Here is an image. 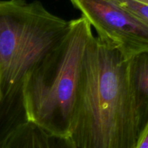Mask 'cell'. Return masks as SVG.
<instances>
[{"instance_id": "obj_9", "label": "cell", "mask_w": 148, "mask_h": 148, "mask_svg": "<svg viewBox=\"0 0 148 148\" xmlns=\"http://www.w3.org/2000/svg\"><path fill=\"white\" fill-rule=\"evenodd\" d=\"M134 1H139V2L143 3V4H148V0H134Z\"/></svg>"}, {"instance_id": "obj_7", "label": "cell", "mask_w": 148, "mask_h": 148, "mask_svg": "<svg viewBox=\"0 0 148 148\" xmlns=\"http://www.w3.org/2000/svg\"><path fill=\"white\" fill-rule=\"evenodd\" d=\"M112 1L123 8L128 10L142 20L148 23V4H143L134 0H112Z\"/></svg>"}, {"instance_id": "obj_5", "label": "cell", "mask_w": 148, "mask_h": 148, "mask_svg": "<svg viewBox=\"0 0 148 148\" xmlns=\"http://www.w3.org/2000/svg\"><path fill=\"white\" fill-rule=\"evenodd\" d=\"M0 148H77L70 137L54 135L31 122L24 123L12 132Z\"/></svg>"}, {"instance_id": "obj_2", "label": "cell", "mask_w": 148, "mask_h": 148, "mask_svg": "<svg viewBox=\"0 0 148 148\" xmlns=\"http://www.w3.org/2000/svg\"><path fill=\"white\" fill-rule=\"evenodd\" d=\"M69 26L39 1L0 0V144L27 122L25 79Z\"/></svg>"}, {"instance_id": "obj_8", "label": "cell", "mask_w": 148, "mask_h": 148, "mask_svg": "<svg viewBox=\"0 0 148 148\" xmlns=\"http://www.w3.org/2000/svg\"><path fill=\"white\" fill-rule=\"evenodd\" d=\"M135 148H148V119L142 130Z\"/></svg>"}, {"instance_id": "obj_6", "label": "cell", "mask_w": 148, "mask_h": 148, "mask_svg": "<svg viewBox=\"0 0 148 148\" xmlns=\"http://www.w3.org/2000/svg\"><path fill=\"white\" fill-rule=\"evenodd\" d=\"M129 73L145 124L148 119V52L129 59Z\"/></svg>"}, {"instance_id": "obj_4", "label": "cell", "mask_w": 148, "mask_h": 148, "mask_svg": "<svg viewBox=\"0 0 148 148\" xmlns=\"http://www.w3.org/2000/svg\"><path fill=\"white\" fill-rule=\"evenodd\" d=\"M98 37L114 45L127 59L148 52V23L112 0H70Z\"/></svg>"}, {"instance_id": "obj_3", "label": "cell", "mask_w": 148, "mask_h": 148, "mask_svg": "<svg viewBox=\"0 0 148 148\" xmlns=\"http://www.w3.org/2000/svg\"><path fill=\"white\" fill-rule=\"evenodd\" d=\"M92 35L83 16L69 20L66 34L29 72L23 88L27 121L69 137L84 56Z\"/></svg>"}, {"instance_id": "obj_1", "label": "cell", "mask_w": 148, "mask_h": 148, "mask_svg": "<svg viewBox=\"0 0 148 148\" xmlns=\"http://www.w3.org/2000/svg\"><path fill=\"white\" fill-rule=\"evenodd\" d=\"M145 126L129 60L92 35L87 45L71 130L77 148H135Z\"/></svg>"}]
</instances>
